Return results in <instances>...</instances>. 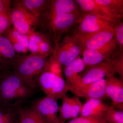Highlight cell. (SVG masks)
<instances>
[{"label": "cell", "instance_id": "6da1fadb", "mask_svg": "<svg viewBox=\"0 0 123 123\" xmlns=\"http://www.w3.org/2000/svg\"><path fill=\"white\" fill-rule=\"evenodd\" d=\"M48 60L47 57L32 53L28 55L20 54L10 68L35 92L38 87L39 78L45 70Z\"/></svg>", "mask_w": 123, "mask_h": 123}, {"label": "cell", "instance_id": "7a4b0ae2", "mask_svg": "<svg viewBox=\"0 0 123 123\" xmlns=\"http://www.w3.org/2000/svg\"><path fill=\"white\" fill-rule=\"evenodd\" d=\"M84 14L83 12L64 14L48 18H40L35 30L45 36L55 45L61 41L64 34L78 24Z\"/></svg>", "mask_w": 123, "mask_h": 123}, {"label": "cell", "instance_id": "3957f363", "mask_svg": "<svg viewBox=\"0 0 123 123\" xmlns=\"http://www.w3.org/2000/svg\"><path fill=\"white\" fill-rule=\"evenodd\" d=\"M34 92L11 69L0 70V102L9 104L26 100Z\"/></svg>", "mask_w": 123, "mask_h": 123}, {"label": "cell", "instance_id": "277c9868", "mask_svg": "<svg viewBox=\"0 0 123 123\" xmlns=\"http://www.w3.org/2000/svg\"><path fill=\"white\" fill-rule=\"evenodd\" d=\"M10 11L13 27L16 30L27 36L35 31L39 17L30 12L19 0L11 1Z\"/></svg>", "mask_w": 123, "mask_h": 123}, {"label": "cell", "instance_id": "5b68a950", "mask_svg": "<svg viewBox=\"0 0 123 123\" xmlns=\"http://www.w3.org/2000/svg\"><path fill=\"white\" fill-rule=\"evenodd\" d=\"M53 49L51 55L59 63L63 69L81 55L82 51L75 38L68 35L55 44Z\"/></svg>", "mask_w": 123, "mask_h": 123}, {"label": "cell", "instance_id": "8992f818", "mask_svg": "<svg viewBox=\"0 0 123 123\" xmlns=\"http://www.w3.org/2000/svg\"><path fill=\"white\" fill-rule=\"evenodd\" d=\"M122 21H118L94 14L84 13L78 23L76 35H85L108 29H115Z\"/></svg>", "mask_w": 123, "mask_h": 123}, {"label": "cell", "instance_id": "52a82bcc", "mask_svg": "<svg viewBox=\"0 0 123 123\" xmlns=\"http://www.w3.org/2000/svg\"><path fill=\"white\" fill-rule=\"evenodd\" d=\"M81 54L86 68L115 59L118 56L115 38L101 48L95 49H84Z\"/></svg>", "mask_w": 123, "mask_h": 123}, {"label": "cell", "instance_id": "ba28073f", "mask_svg": "<svg viewBox=\"0 0 123 123\" xmlns=\"http://www.w3.org/2000/svg\"><path fill=\"white\" fill-rule=\"evenodd\" d=\"M115 29H108L85 35L75 34L73 37L82 48L95 49L102 47L115 37Z\"/></svg>", "mask_w": 123, "mask_h": 123}, {"label": "cell", "instance_id": "9c48e42d", "mask_svg": "<svg viewBox=\"0 0 123 123\" xmlns=\"http://www.w3.org/2000/svg\"><path fill=\"white\" fill-rule=\"evenodd\" d=\"M116 74L111 64V60L86 67L82 75L80 86L87 85L105 79L107 76Z\"/></svg>", "mask_w": 123, "mask_h": 123}, {"label": "cell", "instance_id": "30bf717a", "mask_svg": "<svg viewBox=\"0 0 123 123\" xmlns=\"http://www.w3.org/2000/svg\"><path fill=\"white\" fill-rule=\"evenodd\" d=\"M31 105L48 123H60L57 115L59 107L57 99L46 96L34 101Z\"/></svg>", "mask_w": 123, "mask_h": 123}, {"label": "cell", "instance_id": "8fae6325", "mask_svg": "<svg viewBox=\"0 0 123 123\" xmlns=\"http://www.w3.org/2000/svg\"><path fill=\"white\" fill-rule=\"evenodd\" d=\"M85 68V65L80 55L63 69L69 91L75 95L80 86L82 75Z\"/></svg>", "mask_w": 123, "mask_h": 123}, {"label": "cell", "instance_id": "7c38bea8", "mask_svg": "<svg viewBox=\"0 0 123 123\" xmlns=\"http://www.w3.org/2000/svg\"><path fill=\"white\" fill-rule=\"evenodd\" d=\"M105 92L112 102V106L123 111V79L115 74L108 75L105 78Z\"/></svg>", "mask_w": 123, "mask_h": 123}, {"label": "cell", "instance_id": "4fadbf2b", "mask_svg": "<svg viewBox=\"0 0 123 123\" xmlns=\"http://www.w3.org/2000/svg\"><path fill=\"white\" fill-rule=\"evenodd\" d=\"M81 12L80 7L75 0H50L46 12L39 18H48L58 14Z\"/></svg>", "mask_w": 123, "mask_h": 123}, {"label": "cell", "instance_id": "5bb4252c", "mask_svg": "<svg viewBox=\"0 0 123 123\" xmlns=\"http://www.w3.org/2000/svg\"><path fill=\"white\" fill-rule=\"evenodd\" d=\"M62 100V104L59 110L60 123H65L67 120L76 118L80 115L82 107L78 98L66 97Z\"/></svg>", "mask_w": 123, "mask_h": 123}, {"label": "cell", "instance_id": "9a60e30c", "mask_svg": "<svg viewBox=\"0 0 123 123\" xmlns=\"http://www.w3.org/2000/svg\"><path fill=\"white\" fill-rule=\"evenodd\" d=\"M75 95L86 99L95 98L103 101L108 98L105 92V79L91 84L80 86Z\"/></svg>", "mask_w": 123, "mask_h": 123}, {"label": "cell", "instance_id": "2e32d148", "mask_svg": "<svg viewBox=\"0 0 123 123\" xmlns=\"http://www.w3.org/2000/svg\"><path fill=\"white\" fill-rule=\"evenodd\" d=\"M20 54L15 51L7 38L3 35H0V70L11 68Z\"/></svg>", "mask_w": 123, "mask_h": 123}, {"label": "cell", "instance_id": "e0dca14e", "mask_svg": "<svg viewBox=\"0 0 123 123\" xmlns=\"http://www.w3.org/2000/svg\"><path fill=\"white\" fill-rule=\"evenodd\" d=\"M82 12L85 13L104 17L110 19L122 21L118 19L106 8L97 2L95 0H76Z\"/></svg>", "mask_w": 123, "mask_h": 123}, {"label": "cell", "instance_id": "ac0fdd59", "mask_svg": "<svg viewBox=\"0 0 123 123\" xmlns=\"http://www.w3.org/2000/svg\"><path fill=\"white\" fill-rule=\"evenodd\" d=\"M11 42L17 53H26L29 50V39L26 35L11 27L3 35Z\"/></svg>", "mask_w": 123, "mask_h": 123}, {"label": "cell", "instance_id": "d6986e66", "mask_svg": "<svg viewBox=\"0 0 123 123\" xmlns=\"http://www.w3.org/2000/svg\"><path fill=\"white\" fill-rule=\"evenodd\" d=\"M108 105L105 104L102 101L95 98L86 99L82 105L80 116H92L105 112L107 110Z\"/></svg>", "mask_w": 123, "mask_h": 123}, {"label": "cell", "instance_id": "ffe728a7", "mask_svg": "<svg viewBox=\"0 0 123 123\" xmlns=\"http://www.w3.org/2000/svg\"><path fill=\"white\" fill-rule=\"evenodd\" d=\"M50 0H20L19 1L26 9L31 13L39 17L45 13Z\"/></svg>", "mask_w": 123, "mask_h": 123}, {"label": "cell", "instance_id": "44dd1931", "mask_svg": "<svg viewBox=\"0 0 123 123\" xmlns=\"http://www.w3.org/2000/svg\"><path fill=\"white\" fill-rule=\"evenodd\" d=\"M59 76H60L45 69L40 75L38 81V86L46 96L50 95Z\"/></svg>", "mask_w": 123, "mask_h": 123}, {"label": "cell", "instance_id": "7402d4cb", "mask_svg": "<svg viewBox=\"0 0 123 123\" xmlns=\"http://www.w3.org/2000/svg\"><path fill=\"white\" fill-rule=\"evenodd\" d=\"M20 123H48L36 110L30 105L19 110Z\"/></svg>", "mask_w": 123, "mask_h": 123}, {"label": "cell", "instance_id": "603a6c76", "mask_svg": "<svg viewBox=\"0 0 123 123\" xmlns=\"http://www.w3.org/2000/svg\"><path fill=\"white\" fill-rule=\"evenodd\" d=\"M106 8L117 18L122 20L123 17V0H95Z\"/></svg>", "mask_w": 123, "mask_h": 123}, {"label": "cell", "instance_id": "cb8c5ba5", "mask_svg": "<svg viewBox=\"0 0 123 123\" xmlns=\"http://www.w3.org/2000/svg\"><path fill=\"white\" fill-rule=\"evenodd\" d=\"M106 123H123V111L117 110L112 105L108 106L105 112Z\"/></svg>", "mask_w": 123, "mask_h": 123}, {"label": "cell", "instance_id": "d4e9b609", "mask_svg": "<svg viewBox=\"0 0 123 123\" xmlns=\"http://www.w3.org/2000/svg\"><path fill=\"white\" fill-rule=\"evenodd\" d=\"M105 112L92 116L76 117L68 123H106Z\"/></svg>", "mask_w": 123, "mask_h": 123}, {"label": "cell", "instance_id": "484cf974", "mask_svg": "<svg viewBox=\"0 0 123 123\" xmlns=\"http://www.w3.org/2000/svg\"><path fill=\"white\" fill-rule=\"evenodd\" d=\"M12 25L10 8L0 14V35H3Z\"/></svg>", "mask_w": 123, "mask_h": 123}, {"label": "cell", "instance_id": "4316f807", "mask_svg": "<svg viewBox=\"0 0 123 123\" xmlns=\"http://www.w3.org/2000/svg\"><path fill=\"white\" fill-rule=\"evenodd\" d=\"M115 38L116 43L117 56L123 53V22L117 25L115 28Z\"/></svg>", "mask_w": 123, "mask_h": 123}, {"label": "cell", "instance_id": "83f0119b", "mask_svg": "<svg viewBox=\"0 0 123 123\" xmlns=\"http://www.w3.org/2000/svg\"><path fill=\"white\" fill-rule=\"evenodd\" d=\"M55 75L63 77V69L61 65L51 55L48 59L47 64L45 69Z\"/></svg>", "mask_w": 123, "mask_h": 123}, {"label": "cell", "instance_id": "f1b7e54d", "mask_svg": "<svg viewBox=\"0 0 123 123\" xmlns=\"http://www.w3.org/2000/svg\"><path fill=\"white\" fill-rule=\"evenodd\" d=\"M18 100L9 104L0 102V123L4 122L11 111L16 105Z\"/></svg>", "mask_w": 123, "mask_h": 123}, {"label": "cell", "instance_id": "f546056e", "mask_svg": "<svg viewBox=\"0 0 123 123\" xmlns=\"http://www.w3.org/2000/svg\"><path fill=\"white\" fill-rule=\"evenodd\" d=\"M38 45L39 55L48 58L52 55L54 49L51 45L50 42L49 40L43 41Z\"/></svg>", "mask_w": 123, "mask_h": 123}, {"label": "cell", "instance_id": "4dcf8cb0", "mask_svg": "<svg viewBox=\"0 0 123 123\" xmlns=\"http://www.w3.org/2000/svg\"><path fill=\"white\" fill-rule=\"evenodd\" d=\"M111 62L115 72L123 79V53L115 59L111 60Z\"/></svg>", "mask_w": 123, "mask_h": 123}, {"label": "cell", "instance_id": "1f68e13d", "mask_svg": "<svg viewBox=\"0 0 123 123\" xmlns=\"http://www.w3.org/2000/svg\"><path fill=\"white\" fill-rule=\"evenodd\" d=\"M27 37L29 38V40L32 41L38 44L43 41L49 40L44 35L35 31H33V33Z\"/></svg>", "mask_w": 123, "mask_h": 123}, {"label": "cell", "instance_id": "d6a6232c", "mask_svg": "<svg viewBox=\"0 0 123 123\" xmlns=\"http://www.w3.org/2000/svg\"><path fill=\"white\" fill-rule=\"evenodd\" d=\"M11 0H0V14L10 8Z\"/></svg>", "mask_w": 123, "mask_h": 123}, {"label": "cell", "instance_id": "836d02e7", "mask_svg": "<svg viewBox=\"0 0 123 123\" xmlns=\"http://www.w3.org/2000/svg\"><path fill=\"white\" fill-rule=\"evenodd\" d=\"M28 48L29 50L30 51L31 53L39 55V49L38 44L29 40Z\"/></svg>", "mask_w": 123, "mask_h": 123}]
</instances>
